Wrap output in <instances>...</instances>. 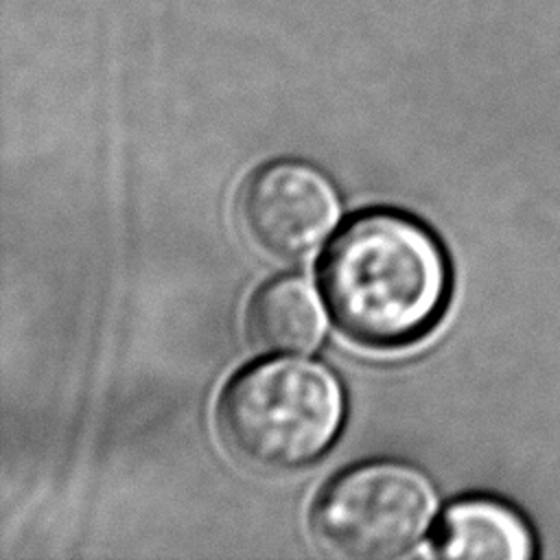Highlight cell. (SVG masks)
I'll list each match as a JSON object with an SVG mask.
<instances>
[{"label": "cell", "mask_w": 560, "mask_h": 560, "mask_svg": "<svg viewBox=\"0 0 560 560\" xmlns=\"http://www.w3.org/2000/svg\"><path fill=\"white\" fill-rule=\"evenodd\" d=\"M319 282L335 324L354 341L392 348L442 315L451 271L438 238L407 214L354 217L322 258Z\"/></svg>", "instance_id": "cell-1"}, {"label": "cell", "mask_w": 560, "mask_h": 560, "mask_svg": "<svg viewBox=\"0 0 560 560\" xmlns=\"http://www.w3.org/2000/svg\"><path fill=\"white\" fill-rule=\"evenodd\" d=\"M343 418V392L319 363L260 361L223 389L217 427L225 446L265 470H291L317 459Z\"/></svg>", "instance_id": "cell-2"}, {"label": "cell", "mask_w": 560, "mask_h": 560, "mask_svg": "<svg viewBox=\"0 0 560 560\" xmlns=\"http://www.w3.org/2000/svg\"><path fill=\"white\" fill-rule=\"evenodd\" d=\"M435 514L429 479L398 462H370L335 477L315 499L311 532L330 556L374 560L413 547Z\"/></svg>", "instance_id": "cell-3"}, {"label": "cell", "mask_w": 560, "mask_h": 560, "mask_svg": "<svg viewBox=\"0 0 560 560\" xmlns=\"http://www.w3.org/2000/svg\"><path fill=\"white\" fill-rule=\"evenodd\" d=\"M238 212L249 238L282 260L319 249L339 217L328 179L304 162L280 160L258 168L243 186Z\"/></svg>", "instance_id": "cell-4"}, {"label": "cell", "mask_w": 560, "mask_h": 560, "mask_svg": "<svg viewBox=\"0 0 560 560\" xmlns=\"http://www.w3.org/2000/svg\"><path fill=\"white\" fill-rule=\"evenodd\" d=\"M433 549L444 558L527 560L536 556V538L529 523L512 505L470 497L442 514Z\"/></svg>", "instance_id": "cell-5"}, {"label": "cell", "mask_w": 560, "mask_h": 560, "mask_svg": "<svg viewBox=\"0 0 560 560\" xmlns=\"http://www.w3.org/2000/svg\"><path fill=\"white\" fill-rule=\"evenodd\" d=\"M245 324L252 343L265 352H308L324 335L317 295L293 276L262 284L247 306Z\"/></svg>", "instance_id": "cell-6"}]
</instances>
